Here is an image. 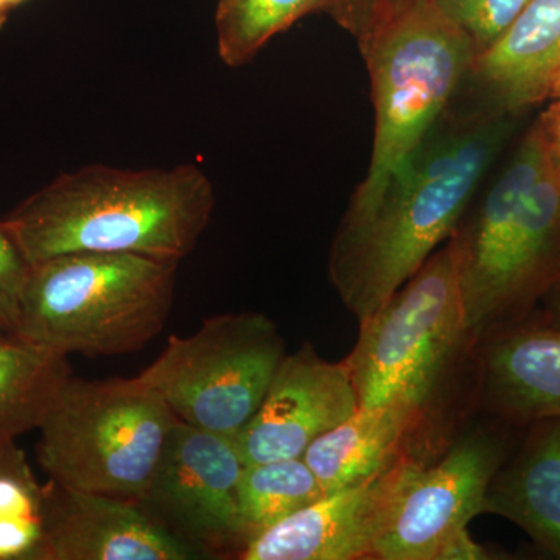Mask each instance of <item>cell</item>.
<instances>
[{
    "instance_id": "6da1fadb",
    "label": "cell",
    "mask_w": 560,
    "mask_h": 560,
    "mask_svg": "<svg viewBox=\"0 0 560 560\" xmlns=\"http://www.w3.org/2000/svg\"><path fill=\"white\" fill-rule=\"evenodd\" d=\"M518 117L459 94L374 197L349 201L327 271L359 326L451 238Z\"/></svg>"
},
{
    "instance_id": "7a4b0ae2",
    "label": "cell",
    "mask_w": 560,
    "mask_h": 560,
    "mask_svg": "<svg viewBox=\"0 0 560 560\" xmlns=\"http://www.w3.org/2000/svg\"><path fill=\"white\" fill-rule=\"evenodd\" d=\"M213 208L215 190L200 165L92 164L57 176L3 220L32 265L73 253L180 261L197 248Z\"/></svg>"
},
{
    "instance_id": "3957f363",
    "label": "cell",
    "mask_w": 560,
    "mask_h": 560,
    "mask_svg": "<svg viewBox=\"0 0 560 560\" xmlns=\"http://www.w3.org/2000/svg\"><path fill=\"white\" fill-rule=\"evenodd\" d=\"M447 243L464 324L477 342L528 318L560 283V167L539 121L481 184Z\"/></svg>"
},
{
    "instance_id": "277c9868",
    "label": "cell",
    "mask_w": 560,
    "mask_h": 560,
    "mask_svg": "<svg viewBox=\"0 0 560 560\" xmlns=\"http://www.w3.org/2000/svg\"><path fill=\"white\" fill-rule=\"evenodd\" d=\"M179 261L73 253L32 265L14 334L69 357L127 355L164 329Z\"/></svg>"
},
{
    "instance_id": "5b68a950",
    "label": "cell",
    "mask_w": 560,
    "mask_h": 560,
    "mask_svg": "<svg viewBox=\"0 0 560 560\" xmlns=\"http://www.w3.org/2000/svg\"><path fill=\"white\" fill-rule=\"evenodd\" d=\"M478 342L464 324L452 249L445 242L370 319L342 360L359 407L401 405L430 430Z\"/></svg>"
},
{
    "instance_id": "8992f818",
    "label": "cell",
    "mask_w": 560,
    "mask_h": 560,
    "mask_svg": "<svg viewBox=\"0 0 560 560\" xmlns=\"http://www.w3.org/2000/svg\"><path fill=\"white\" fill-rule=\"evenodd\" d=\"M375 110L370 167L350 201L374 197L458 98L477 49L431 0L377 9L357 39Z\"/></svg>"
},
{
    "instance_id": "52a82bcc",
    "label": "cell",
    "mask_w": 560,
    "mask_h": 560,
    "mask_svg": "<svg viewBox=\"0 0 560 560\" xmlns=\"http://www.w3.org/2000/svg\"><path fill=\"white\" fill-rule=\"evenodd\" d=\"M176 419L138 377L70 375L40 422L39 466L62 488L140 504Z\"/></svg>"
},
{
    "instance_id": "ba28073f",
    "label": "cell",
    "mask_w": 560,
    "mask_h": 560,
    "mask_svg": "<svg viewBox=\"0 0 560 560\" xmlns=\"http://www.w3.org/2000/svg\"><path fill=\"white\" fill-rule=\"evenodd\" d=\"M285 355V340L267 315L224 313L189 337L172 335L138 381L176 418L234 438L259 410Z\"/></svg>"
},
{
    "instance_id": "9c48e42d",
    "label": "cell",
    "mask_w": 560,
    "mask_h": 560,
    "mask_svg": "<svg viewBox=\"0 0 560 560\" xmlns=\"http://www.w3.org/2000/svg\"><path fill=\"white\" fill-rule=\"evenodd\" d=\"M518 431L492 419L460 434L436 463L423 464L401 497L374 559H495L471 539L469 525L485 514L490 481L514 451Z\"/></svg>"
},
{
    "instance_id": "30bf717a",
    "label": "cell",
    "mask_w": 560,
    "mask_h": 560,
    "mask_svg": "<svg viewBox=\"0 0 560 560\" xmlns=\"http://www.w3.org/2000/svg\"><path fill=\"white\" fill-rule=\"evenodd\" d=\"M245 464L234 438L176 419L140 506L194 547L235 555L246 536L238 504Z\"/></svg>"
},
{
    "instance_id": "8fae6325",
    "label": "cell",
    "mask_w": 560,
    "mask_h": 560,
    "mask_svg": "<svg viewBox=\"0 0 560 560\" xmlns=\"http://www.w3.org/2000/svg\"><path fill=\"white\" fill-rule=\"evenodd\" d=\"M427 459L407 455L359 485L326 493L311 506L257 534L242 560L374 559L401 497Z\"/></svg>"
},
{
    "instance_id": "7c38bea8",
    "label": "cell",
    "mask_w": 560,
    "mask_h": 560,
    "mask_svg": "<svg viewBox=\"0 0 560 560\" xmlns=\"http://www.w3.org/2000/svg\"><path fill=\"white\" fill-rule=\"evenodd\" d=\"M359 410L342 361L320 359L305 342L287 353L253 419L234 436L245 466L302 458L312 442Z\"/></svg>"
},
{
    "instance_id": "4fadbf2b",
    "label": "cell",
    "mask_w": 560,
    "mask_h": 560,
    "mask_svg": "<svg viewBox=\"0 0 560 560\" xmlns=\"http://www.w3.org/2000/svg\"><path fill=\"white\" fill-rule=\"evenodd\" d=\"M197 550L132 501L44 486L43 560H189Z\"/></svg>"
},
{
    "instance_id": "5bb4252c",
    "label": "cell",
    "mask_w": 560,
    "mask_h": 560,
    "mask_svg": "<svg viewBox=\"0 0 560 560\" xmlns=\"http://www.w3.org/2000/svg\"><path fill=\"white\" fill-rule=\"evenodd\" d=\"M477 400L490 418L515 430L560 418V327L533 313L482 338Z\"/></svg>"
},
{
    "instance_id": "9a60e30c",
    "label": "cell",
    "mask_w": 560,
    "mask_h": 560,
    "mask_svg": "<svg viewBox=\"0 0 560 560\" xmlns=\"http://www.w3.org/2000/svg\"><path fill=\"white\" fill-rule=\"evenodd\" d=\"M560 69V0H529L510 28L471 62L463 90L522 116L551 97Z\"/></svg>"
},
{
    "instance_id": "2e32d148",
    "label": "cell",
    "mask_w": 560,
    "mask_h": 560,
    "mask_svg": "<svg viewBox=\"0 0 560 560\" xmlns=\"http://www.w3.org/2000/svg\"><path fill=\"white\" fill-rule=\"evenodd\" d=\"M485 514L499 515L560 560V418L536 420L490 481Z\"/></svg>"
},
{
    "instance_id": "e0dca14e",
    "label": "cell",
    "mask_w": 560,
    "mask_h": 560,
    "mask_svg": "<svg viewBox=\"0 0 560 560\" xmlns=\"http://www.w3.org/2000/svg\"><path fill=\"white\" fill-rule=\"evenodd\" d=\"M425 433L419 416L401 405L359 407L312 442L302 458L330 493L370 480L404 456H419L416 442Z\"/></svg>"
},
{
    "instance_id": "ac0fdd59",
    "label": "cell",
    "mask_w": 560,
    "mask_h": 560,
    "mask_svg": "<svg viewBox=\"0 0 560 560\" xmlns=\"http://www.w3.org/2000/svg\"><path fill=\"white\" fill-rule=\"evenodd\" d=\"M70 375L68 357L0 330V444L38 430Z\"/></svg>"
},
{
    "instance_id": "d6986e66",
    "label": "cell",
    "mask_w": 560,
    "mask_h": 560,
    "mask_svg": "<svg viewBox=\"0 0 560 560\" xmlns=\"http://www.w3.org/2000/svg\"><path fill=\"white\" fill-rule=\"evenodd\" d=\"M324 495L323 486L304 458L243 467L238 504L246 544Z\"/></svg>"
},
{
    "instance_id": "ffe728a7",
    "label": "cell",
    "mask_w": 560,
    "mask_h": 560,
    "mask_svg": "<svg viewBox=\"0 0 560 560\" xmlns=\"http://www.w3.org/2000/svg\"><path fill=\"white\" fill-rule=\"evenodd\" d=\"M330 0H219L217 49L228 68H242L302 18L326 13Z\"/></svg>"
},
{
    "instance_id": "44dd1931",
    "label": "cell",
    "mask_w": 560,
    "mask_h": 560,
    "mask_svg": "<svg viewBox=\"0 0 560 560\" xmlns=\"http://www.w3.org/2000/svg\"><path fill=\"white\" fill-rule=\"evenodd\" d=\"M44 486L14 442L0 444V560H43Z\"/></svg>"
},
{
    "instance_id": "7402d4cb",
    "label": "cell",
    "mask_w": 560,
    "mask_h": 560,
    "mask_svg": "<svg viewBox=\"0 0 560 560\" xmlns=\"http://www.w3.org/2000/svg\"><path fill=\"white\" fill-rule=\"evenodd\" d=\"M436 9L469 36L477 55L511 27L529 0H431Z\"/></svg>"
},
{
    "instance_id": "603a6c76",
    "label": "cell",
    "mask_w": 560,
    "mask_h": 560,
    "mask_svg": "<svg viewBox=\"0 0 560 560\" xmlns=\"http://www.w3.org/2000/svg\"><path fill=\"white\" fill-rule=\"evenodd\" d=\"M31 271V260L7 221L0 220V330H16L22 293Z\"/></svg>"
},
{
    "instance_id": "cb8c5ba5",
    "label": "cell",
    "mask_w": 560,
    "mask_h": 560,
    "mask_svg": "<svg viewBox=\"0 0 560 560\" xmlns=\"http://www.w3.org/2000/svg\"><path fill=\"white\" fill-rule=\"evenodd\" d=\"M377 0H330L326 14L359 39L366 32Z\"/></svg>"
},
{
    "instance_id": "d4e9b609",
    "label": "cell",
    "mask_w": 560,
    "mask_h": 560,
    "mask_svg": "<svg viewBox=\"0 0 560 560\" xmlns=\"http://www.w3.org/2000/svg\"><path fill=\"white\" fill-rule=\"evenodd\" d=\"M537 121L551 160H560V97L552 98Z\"/></svg>"
},
{
    "instance_id": "484cf974",
    "label": "cell",
    "mask_w": 560,
    "mask_h": 560,
    "mask_svg": "<svg viewBox=\"0 0 560 560\" xmlns=\"http://www.w3.org/2000/svg\"><path fill=\"white\" fill-rule=\"evenodd\" d=\"M534 315L548 326L560 327V283L545 294Z\"/></svg>"
},
{
    "instance_id": "4316f807",
    "label": "cell",
    "mask_w": 560,
    "mask_h": 560,
    "mask_svg": "<svg viewBox=\"0 0 560 560\" xmlns=\"http://www.w3.org/2000/svg\"><path fill=\"white\" fill-rule=\"evenodd\" d=\"M25 2H28V0H0V32L5 27L11 14L24 5Z\"/></svg>"
},
{
    "instance_id": "83f0119b",
    "label": "cell",
    "mask_w": 560,
    "mask_h": 560,
    "mask_svg": "<svg viewBox=\"0 0 560 560\" xmlns=\"http://www.w3.org/2000/svg\"><path fill=\"white\" fill-rule=\"evenodd\" d=\"M410 2V0H377L375 3L374 11L377 9H388V7L400 5V3ZM372 11V13H374Z\"/></svg>"
},
{
    "instance_id": "f1b7e54d",
    "label": "cell",
    "mask_w": 560,
    "mask_h": 560,
    "mask_svg": "<svg viewBox=\"0 0 560 560\" xmlns=\"http://www.w3.org/2000/svg\"><path fill=\"white\" fill-rule=\"evenodd\" d=\"M560 97V69L558 72V77H556L555 84H552V91H551V101L552 98H559Z\"/></svg>"
},
{
    "instance_id": "f546056e",
    "label": "cell",
    "mask_w": 560,
    "mask_h": 560,
    "mask_svg": "<svg viewBox=\"0 0 560 560\" xmlns=\"http://www.w3.org/2000/svg\"><path fill=\"white\" fill-rule=\"evenodd\" d=\"M552 161H555V160H552ZM555 162H556V164H558V165H559V167H560V160H556Z\"/></svg>"
}]
</instances>
